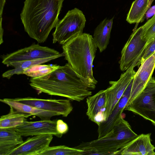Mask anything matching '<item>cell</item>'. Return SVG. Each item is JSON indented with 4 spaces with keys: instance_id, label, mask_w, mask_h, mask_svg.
Instances as JSON below:
<instances>
[{
    "instance_id": "cell-1",
    "label": "cell",
    "mask_w": 155,
    "mask_h": 155,
    "mask_svg": "<svg viewBox=\"0 0 155 155\" xmlns=\"http://www.w3.org/2000/svg\"><path fill=\"white\" fill-rule=\"evenodd\" d=\"M29 84L38 94L44 93L78 102L91 96L96 87L77 74L68 63L43 76L31 78Z\"/></svg>"
},
{
    "instance_id": "cell-2",
    "label": "cell",
    "mask_w": 155,
    "mask_h": 155,
    "mask_svg": "<svg viewBox=\"0 0 155 155\" xmlns=\"http://www.w3.org/2000/svg\"><path fill=\"white\" fill-rule=\"evenodd\" d=\"M64 0H25L20 14L24 29L31 38L44 42L58 22Z\"/></svg>"
},
{
    "instance_id": "cell-3",
    "label": "cell",
    "mask_w": 155,
    "mask_h": 155,
    "mask_svg": "<svg viewBox=\"0 0 155 155\" xmlns=\"http://www.w3.org/2000/svg\"><path fill=\"white\" fill-rule=\"evenodd\" d=\"M65 58L79 75L93 84L97 81L93 73V63L97 47L92 35L87 33L72 38L62 45Z\"/></svg>"
},
{
    "instance_id": "cell-4",
    "label": "cell",
    "mask_w": 155,
    "mask_h": 155,
    "mask_svg": "<svg viewBox=\"0 0 155 155\" xmlns=\"http://www.w3.org/2000/svg\"><path fill=\"white\" fill-rule=\"evenodd\" d=\"M138 135L121 116L112 130L104 137L74 147L85 155H120L122 149Z\"/></svg>"
},
{
    "instance_id": "cell-5",
    "label": "cell",
    "mask_w": 155,
    "mask_h": 155,
    "mask_svg": "<svg viewBox=\"0 0 155 155\" xmlns=\"http://www.w3.org/2000/svg\"><path fill=\"white\" fill-rule=\"evenodd\" d=\"M86 22L82 12L77 8L69 11L59 21L53 34V43L62 45L82 34Z\"/></svg>"
},
{
    "instance_id": "cell-6",
    "label": "cell",
    "mask_w": 155,
    "mask_h": 155,
    "mask_svg": "<svg viewBox=\"0 0 155 155\" xmlns=\"http://www.w3.org/2000/svg\"><path fill=\"white\" fill-rule=\"evenodd\" d=\"M124 110L138 114L155 126V79L151 77L140 92L127 104Z\"/></svg>"
},
{
    "instance_id": "cell-7",
    "label": "cell",
    "mask_w": 155,
    "mask_h": 155,
    "mask_svg": "<svg viewBox=\"0 0 155 155\" xmlns=\"http://www.w3.org/2000/svg\"><path fill=\"white\" fill-rule=\"evenodd\" d=\"M143 32L142 26L134 30L122 49L119 62L121 71L140 65L146 44L143 38Z\"/></svg>"
},
{
    "instance_id": "cell-8",
    "label": "cell",
    "mask_w": 155,
    "mask_h": 155,
    "mask_svg": "<svg viewBox=\"0 0 155 155\" xmlns=\"http://www.w3.org/2000/svg\"><path fill=\"white\" fill-rule=\"evenodd\" d=\"M134 68L132 66L129 68L121 75L117 81H109L110 86L105 90L106 101L102 111V122L107 120L134 78L136 73Z\"/></svg>"
},
{
    "instance_id": "cell-9",
    "label": "cell",
    "mask_w": 155,
    "mask_h": 155,
    "mask_svg": "<svg viewBox=\"0 0 155 155\" xmlns=\"http://www.w3.org/2000/svg\"><path fill=\"white\" fill-rule=\"evenodd\" d=\"M57 56H64L54 49L38 44H33L28 47L18 50L3 57L2 63L7 66L12 63L35 60Z\"/></svg>"
},
{
    "instance_id": "cell-10",
    "label": "cell",
    "mask_w": 155,
    "mask_h": 155,
    "mask_svg": "<svg viewBox=\"0 0 155 155\" xmlns=\"http://www.w3.org/2000/svg\"><path fill=\"white\" fill-rule=\"evenodd\" d=\"M10 99L41 109L55 112L65 117H67L73 109L70 100L68 99H42L31 97Z\"/></svg>"
},
{
    "instance_id": "cell-11",
    "label": "cell",
    "mask_w": 155,
    "mask_h": 155,
    "mask_svg": "<svg viewBox=\"0 0 155 155\" xmlns=\"http://www.w3.org/2000/svg\"><path fill=\"white\" fill-rule=\"evenodd\" d=\"M51 134L29 137L14 149L9 155H40L49 146L53 138Z\"/></svg>"
},
{
    "instance_id": "cell-12",
    "label": "cell",
    "mask_w": 155,
    "mask_h": 155,
    "mask_svg": "<svg viewBox=\"0 0 155 155\" xmlns=\"http://www.w3.org/2000/svg\"><path fill=\"white\" fill-rule=\"evenodd\" d=\"M140 65L133 78L130 97L128 103L140 92L152 77L155 68V51Z\"/></svg>"
},
{
    "instance_id": "cell-13",
    "label": "cell",
    "mask_w": 155,
    "mask_h": 155,
    "mask_svg": "<svg viewBox=\"0 0 155 155\" xmlns=\"http://www.w3.org/2000/svg\"><path fill=\"white\" fill-rule=\"evenodd\" d=\"M57 120H41L36 121L26 120L23 124L14 128L22 136L51 134L61 138L62 136L56 130Z\"/></svg>"
},
{
    "instance_id": "cell-14",
    "label": "cell",
    "mask_w": 155,
    "mask_h": 155,
    "mask_svg": "<svg viewBox=\"0 0 155 155\" xmlns=\"http://www.w3.org/2000/svg\"><path fill=\"white\" fill-rule=\"evenodd\" d=\"M133 79L127 88L116 107L107 120L102 122L98 126V138L106 135L111 132L120 120L130 97Z\"/></svg>"
},
{
    "instance_id": "cell-15",
    "label": "cell",
    "mask_w": 155,
    "mask_h": 155,
    "mask_svg": "<svg viewBox=\"0 0 155 155\" xmlns=\"http://www.w3.org/2000/svg\"><path fill=\"white\" fill-rule=\"evenodd\" d=\"M151 133L138 135L121 150V155H155V147L151 142Z\"/></svg>"
},
{
    "instance_id": "cell-16",
    "label": "cell",
    "mask_w": 155,
    "mask_h": 155,
    "mask_svg": "<svg viewBox=\"0 0 155 155\" xmlns=\"http://www.w3.org/2000/svg\"><path fill=\"white\" fill-rule=\"evenodd\" d=\"M24 140L15 128L0 129V155H9Z\"/></svg>"
},
{
    "instance_id": "cell-17",
    "label": "cell",
    "mask_w": 155,
    "mask_h": 155,
    "mask_svg": "<svg viewBox=\"0 0 155 155\" xmlns=\"http://www.w3.org/2000/svg\"><path fill=\"white\" fill-rule=\"evenodd\" d=\"M0 101L18 112L36 116L41 120H49L53 116L59 115L55 112L41 109L28 104L13 101L10 98L1 99Z\"/></svg>"
},
{
    "instance_id": "cell-18",
    "label": "cell",
    "mask_w": 155,
    "mask_h": 155,
    "mask_svg": "<svg viewBox=\"0 0 155 155\" xmlns=\"http://www.w3.org/2000/svg\"><path fill=\"white\" fill-rule=\"evenodd\" d=\"M114 18H105L95 29L93 40L100 52L106 49L109 43Z\"/></svg>"
},
{
    "instance_id": "cell-19",
    "label": "cell",
    "mask_w": 155,
    "mask_h": 155,
    "mask_svg": "<svg viewBox=\"0 0 155 155\" xmlns=\"http://www.w3.org/2000/svg\"><path fill=\"white\" fill-rule=\"evenodd\" d=\"M106 98L105 90H100L94 95L86 98L87 109L86 114L89 119L94 122L96 116L104 107Z\"/></svg>"
},
{
    "instance_id": "cell-20",
    "label": "cell",
    "mask_w": 155,
    "mask_h": 155,
    "mask_svg": "<svg viewBox=\"0 0 155 155\" xmlns=\"http://www.w3.org/2000/svg\"><path fill=\"white\" fill-rule=\"evenodd\" d=\"M62 57L61 56H57L21 62L12 63L10 64L8 66L13 67L14 68L4 73L2 76L3 78L10 79L15 74H23V72L25 70L33 65L42 64Z\"/></svg>"
},
{
    "instance_id": "cell-21",
    "label": "cell",
    "mask_w": 155,
    "mask_h": 155,
    "mask_svg": "<svg viewBox=\"0 0 155 155\" xmlns=\"http://www.w3.org/2000/svg\"><path fill=\"white\" fill-rule=\"evenodd\" d=\"M9 112L0 118V129L14 128L23 124L31 115L18 112L10 107Z\"/></svg>"
},
{
    "instance_id": "cell-22",
    "label": "cell",
    "mask_w": 155,
    "mask_h": 155,
    "mask_svg": "<svg viewBox=\"0 0 155 155\" xmlns=\"http://www.w3.org/2000/svg\"><path fill=\"white\" fill-rule=\"evenodd\" d=\"M149 0H135L131 5L127 14L126 21L130 24L138 23L146 12Z\"/></svg>"
},
{
    "instance_id": "cell-23",
    "label": "cell",
    "mask_w": 155,
    "mask_h": 155,
    "mask_svg": "<svg viewBox=\"0 0 155 155\" xmlns=\"http://www.w3.org/2000/svg\"><path fill=\"white\" fill-rule=\"evenodd\" d=\"M82 155L84 151L75 147H70L65 145L49 146L40 155Z\"/></svg>"
},
{
    "instance_id": "cell-24",
    "label": "cell",
    "mask_w": 155,
    "mask_h": 155,
    "mask_svg": "<svg viewBox=\"0 0 155 155\" xmlns=\"http://www.w3.org/2000/svg\"><path fill=\"white\" fill-rule=\"evenodd\" d=\"M59 65L37 64L33 65L23 72V74L31 78H35L46 74L57 68Z\"/></svg>"
},
{
    "instance_id": "cell-25",
    "label": "cell",
    "mask_w": 155,
    "mask_h": 155,
    "mask_svg": "<svg viewBox=\"0 0 155 155\" xmlns=\"http://www.w3.org/2000/svg\"><path fill=\"white\" fill-rule=\"evenodd\" d=\"M142 27L143 38L146 41V46L155 38V14Z\"/></svg>"
},
{
    "instance_id": "cell-26",
    "label": "cell",
    "mask_w": 155,
    "mask_h": 155,
    "mask_svg": "<svg viewBox=\"0 0 155 155\" xmlns=\"http://www.w3.org/2000/svg\"><path fill=\"white\" fill-rule=\"evenodd\" d=\"M155 51V38L145 46L140 63V65Z\"/></svg>"
},
{
    "instance_id": "cell-27",
    "label": "cell",
    "mask_w": 155,
    "mask_h": 155,
    "mask_svg": "<svg viewBox=\"0 0 155 155\" xmlns=\"http://www.w3.org/2000/svg\"><path fill=\"white\" fill-rule=\"evenodd\" d=\"M56 128L58 133L61 136L66 134L69 129L67 124L61 119L57 120Z\"/></svg>"
},
{
    "instance_id": "cell-28",
    "label": "cell",
    "mask_w": 155,
    "mask_h": 155,
    "mask_svg": "<svg viewBox=\"0 0 155 155\" xmlns=\"http://www.w3.org/2000/svg\"></svg>"
},
{
    "instance_id": "cell-29",
    "label": "cell",
    "mask_w": 155,
    "mask_h": 155,
    "mask_svg": "<svg viewBox=\"0 0 155 155\" xmlns=\"http://www.w3.org/2000/svg\"></svg>"
}]
</instances>
